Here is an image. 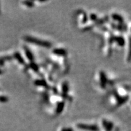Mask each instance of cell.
<instances>
[{
	"label": "cell",
	"mask_w": 131,
	"mask_h": 131,
	"mask_svg": "<svg viewBox=\"0 0 131 131\" xmlns=\"http://www.w3.org/2000/svg\"><path fill=\"white\" fill-rule=\"evenodd\" d=\"M24 40H25L26 41L30 42V43H33L34 45L40 46L42 47H51V43L48 41H43L39 40V39L36 38H34L32 37H29V36H27L24 38Z\"/></svg>",
	"instance_id": "obj_1"
},
{
	"label": "cell",
	"mask_w": 131,
	"mask_h": 131,
	"mask_svg": "<svg viewBox=\"0 0 131 131\" xmlns=\"http://www.w3.org/2000/svg\"><path fill=\"white\" fill-rule=\"evenodd\" d=\"M103 126H104V127L106 129V131H111L113 128V126H114V124L112 122H107V121L103 120Z\"/></svg>",
	"instance_id": "obj_4"
},
{
	"label": "cell",
	"mask_w": 131,
	"mask_h": 131,
	"mask_svg": "<svg viewBox=\"0 0 131 131\" xmlns=\"http://www.w3.org/2000/svg\"><path fill=\"white\" fill-rule=\"evenodd\" d=\"M53 53L55 55H59V56H65L67 55V51L64 49L56 48L53 50Z\"/></svg>",
	"instance_id": "obj_3"
},
{
	"label": "cell",
	"mask_w": 131,
	"mask_h": 131,
	"mask_svg": "<svg viewBox=\"0 0 131 131\" xmlns=\"http://www.w3.org/2000/svg\"><path fill=\"white\" fill-rule=\"evenodd\" d=\"M25 52H26V56H27V58L29 59L30 61H32L34 60V55L30 50H29L27 47H25Z\"/></svg>",
	"instance_id": "obj_11"
},
{
	"label": "cell",
	"mask_w": 131,
	"mask_h": 131,
	"mask_svg": "<svg viewBox=\"0 0 131 131\" xmlns=\"http://www.w3.org/2000/svg\"><path fill=\"white\" fill-rule=\"evenodd\" d=\"M64 104L65 103L64 101H60L57 104V107L56 109V114H60L63 111L64 108Z\"/></svg>",
	"instance_id": "obj_5"
},
{
	"label": "cell",
	"mask_w": 131,
	"mask_h": 131,
	"mask_svg": "<svg viewBox=\"0 0 131 131\" xmlns=\"http://www.w3.org/2000/svg\"><path fill=\"white\" fill-rule=\"evenodd\" d=\"M114 40H116V41L118 42V45L120 46H123L125 44V41L124 40V38L122 37H118L115 38Z\"/></svg>",
	"instance_id": "obj_7"
},
{
	"label": "cell",
	"mask_w": 131,
	"mask_h": 131,
	"mask_svg": "<svg viewBox=\"0 0 131 131\" xmlns=\"http://www.w3.org/2000/svg\"><path fill=\"white\" fill-rule=\"evenodd\" d=\"M112 18L114 19V20L118 21V22H119V23L123 22V18L121 15H119V14H112Z\"/></svg>",
	"instance_id": "obj_9"
},
{
	"label": "cell",
	"mask_w": 131,
	"mask_h": 131,
	"mask_svg": "<svg viewBox=\"0 0 131 131\" xmlns=\"http://www.w3.org/2000/svg\"><path fill=\"white\" fill-rule=\"evenodd\" d=\"M62 90H63V93L64 94V98H66V94L69 91V84L67 82H64L63 84V88H62Z\"/></svg>",
	"instance_id": "obj_8"
},
{
	"label": "cell",
	"mask_w": 131,
	"mask_h": 131,
	"mask_svg": "<svg viewBox=\"0 0 131 131\" xmlns=\"http://www.w3.org/2000/svg\"><path fill=\"white\" fill-rule=\"evenodd\" d=\"M15 56L16 57V59L19 61V63L21 64H24V60L20 55H19V54H16Z\"/></svg>",
	"instance_id": "obj_13"
},
{
	"label": "cell",
	"mask_w": 131,
	"mask_h": 131,
	"mask_svg": "<svg viewBox=\"0 0 131 131\" xmlns=\"http://www.w3.org/2000/svg\"><path fill=\"white\" fill-rule=\"evenodd\" d=\"M30 67L31 68H32L34 70H35V71H37V70H38V66L35 63L31 64Z\"/></svg>",
	"instance_id": "obj_15"
},
{
	"label": "cell",
	"mask_w": 131,
	"mask_h": 131,
	"mask_svg": "<svg viewBox=\"0 0 131 131\" xmlns=\"http://www.w3.org/2000/svg\"><path fill=\"white\" fill-rule=\"evenodd\" d=\"M100 80L101 86H103L104 88V87H105L106 82H107V78H106V75L103 72H100Z\"/></svg>",
	"instance_id": "obj_6"
},
{
	"label": "cell",
	"mask_w": 131,
	"mask_h": 131,
	"mask_svg": "<svg viewBox=\"0 0 131 131\" xmlns=\"http://www.w3.org/2000/svg\"><path fill=\"white\" fill-rule=\"evenodd\" d=\"M35 84L38 86H44L47 87V83L45 80H38L35 81Z\"/></svg>",
	"instance_id": "obj_10"
},
{
	"label": "cell",
	"mask_w": 131,
	"mask_h": 131,
	"mask_svg": "<svg viewBox=\"0 0 131 131\" xmlns=\"http://www.w3.org/2000/svg\"><path fill=\"white\" fill-rule=\"evenodd\" d=\"M77 127L79 129H83V130H87L89 131H98L99 130L97 126L91 125V124H77Z\"/></svg>",
	"instance_id": "obj_2"
},
{
	"label": "cell",
	"mask_w": 131,
	"mask_h": 131,
	"mask_svg": "<svg viewBox=\"0 0 131 131\" xmlns=\"http://www.w3.org/2000/svg\"><path fill=\"white\" fill-rule=\"evenodd\" d=\"M128 60L129 61L131 60V37H130V39H129V52L128 55Z\"/></svg>",
	"instance_id": "obj_14"
},
{
	"label": "cell",
	"mask_w": 131,
	"mask_h": 131,
	"mask_svg": "<svg viewBox=\"0 0 131 131\" xmlns=\"http://www.w3.org/2000/svg\"><path fill=\"white\" fill-rule=\"evenodd\" d=\"M23 3L29 7H32L34 6V3L32 1H25V2H23Z\"/></svg>",
	"instance_id": "obj_12"
},
{
	"label": "cell",
	"mask_w": 131,
	"mask_h": 131,
	"mask_svg": "<svg viewBox=\"0 0 131 131\" xmlns=\"http://www.w3.org/2000/svg\"><path fill=\"white\" fill-rule=\"evenodd\" d=\"M91 18L92 20H96V19L97 18V16H96V15L95 14H91Z\"/></svg>",
	"instance_id": "obj_16"
}]
</instances>
